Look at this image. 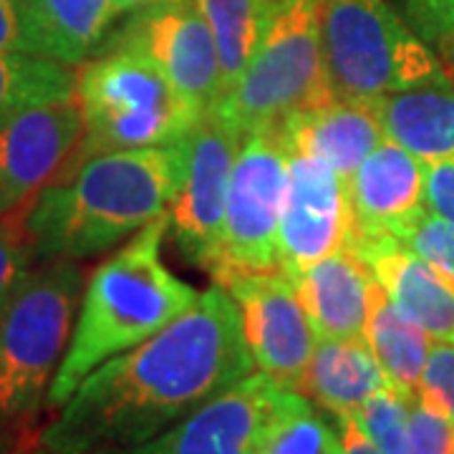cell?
<instances>
[{
	"mask_svg": "<svg viewBox=\"0 0 454 454\" xmlns=\"http://www.w3.org/2000/svg\"><path fill=\"white\" fill-rule=\"evenodd\" d=\"M255 372L240 313L212 286L177 321L109 358L41 434L51 454H114L145 444Z\"/></svg>",
	"mask_w": 454,
	"mask_h": 454,
	"instance_id": "6da1fadb",
	"label": "cell"
},
{
	"mask_svg": "<svg viewBox=\"0 0 454 454\" xmlns=\"http://www.w3.org/2000/svg\"><path fill=\"white\" fill-rule=\"evenodd\" d=\"M187 137L162 146L104 152L64 169L23 217L31 258H91L167 215L187 169Z\"/></svg>",
	"mask_w": 454,
	"mask_h": 454,
	"instance_id": "7a4b0ae2",
	"label": "cell"
},
{
	"mask_svg": "<svg viewBox=\"0 0 454 454\" xmlns=\"http://www.w3.org/2000/svg\"><path fill=\"white\" fill-rule=\"evenodd\" d=\"M169 220L162 215L91 273L46 406L61 409L101 364L145 343L195 306L200 293L162 262Z\"/></svg>",
	"mask_w": 454,
	"mask_h": 454,
	"instance_id": "3957f363",
	"label": "cell"
},
{
	"mask_svg": "<svg viewBox=\"0 0 454 454\" xmlns=\"http://www.w3.org/2000/svg\"><path fill=\"white\" fill-rule=\"evenodd\" d=\"M76 101L83 134L64 169L104 152L172 145L202 119L146 56L121 46L98 49L83 61Z\"/></svg>",
	"mask_w": 454,
	"mask_h": 454,
	"instance_id": "277c9868",
	"label": "cell"
},
{
	"mask_svg": "<svg viewBox=\"0 0 454 454\" xmlns=\"http://www.w3.org/2000/svg\"><path fill=\"white\" fill-rule=\"evenodd\" d=\"M83 273L76 260L28 270L0 310V422L31 419L46 404L79 316Z\"/></svg>",
	"mask_w": 454,
	"mask_h": 454,
	"instance_id": "5b68a950",
	"label": "cell"
},
{
	"mask_svg": "<svg viewBox=\"0 0 454 454\" xmlns=\"http://www.w3.org/2000/svg\"><path fill=\"white\" fill-rule=\"evenodd\" d=\"M325 76L336 98H379L450 82L432 46L387 0H321Z\"/></svg>",
	"mask_w": 454,
	"mask_h": 454,
	"instance_id": "8992f818",
	"label": "cell"
},
{
	"mask_svg": "<svg viewBox=\"0 0 454 454\" xmlns=\"http://www.w3.org/2000/svg\"><path fill=\"white\" fill-rule=\"evenodd\" d=\"M331 98L321 46V0H283L262 49L212 112L250 137Z\"/></svg>",
	"mask_w": 454,
	"mask_h": 454,
	"instance_id": "52a82bcc",
	"label": "cell"
},
{
	"mask_svg": "<svg viewBox=\"0 0 454 454\" xmlns=\"http://www.w3.org/2000/svg\"><path fill=\"white\" fill-rule=\"evenodd\" d=\"M291 154L280 124L245 137L227 190L223 260L215 283L235 273L280 270L278 238Z\"/></svg>",
	"mask_w": 454,
	"mask_h": 454,
	"instance_id": "ba28073f",
	"label": "cell"
},
{
	"mask_svg": "<svg viewBox=\"0 0 454 454\" xmlns=\"http://www.w3.org/2000/svg\"><path fill=\"white\" fill-rule=\"evenodd\" d=\"M309 404L303 394L253 372L162 434L114 454H260L278 424Z\"/></svg>",
	"mask_w": 454,
	"mask_h": 454,
	"instance_id": "9c48e42d",
	"label": "cell"
},
{
	"mask_svg": "<svg viewBox=\"0 0 454 454\" xmlns=\"http://www.w3.org/2000/svg\"><path fill=\"white\" fill-rule=\"evenodd\" d=\"M106 46L139 51L202 116L223 97L217 49L195 0H157L134 11L109 28L98 49Z\"/></svg>",
	"mask_w": 454,
	"mask_h": 454,
	"instance_id": "30bf717a",
	"label": "cell"
},
{
	"mask_svg": "<svg viewBox=\"0 0 454 454\" xmlns=\"http://www.w3.org/2000/svg\"><path fill=\"white\" fill-rule=\"evenodd\" d=\"M245 134L220 114H205L187 137V169L167 210L179 253L212 278L223 260L225 202Z\"/></svg>",
	"mask_w": 454,
	"mask_h": 454,
	"instance_id": "8fae6325",
	"label": "cell"
},
{
	"mask_svg": "<svg viewBox=\"0 0 454 454\" xmlns=\"http://www.w3.org/2000/svg\"><path fill=\"white\" fill-rule=\"evenodd\" d=\"M240 313L243 339L255 369L295 389L316 351V328L293 280L283 270L235 273L223 283Z\"/></svg>",
	"mask_w": 454,
	"mask_h": 454,
	"instance_id": "7c38bea8",
	"label": "cell"
},
{
	"mask_svg": "<svg viewBox=\"0 0 454 454\" xmlns=\"http://www.w3.org/2000/svg\"><path fill=\"white\" fill-rule=\"evenodd\" d=\"M354 212L348 182L310 154L293 152L280 212L278 260L288 278L301 276L348 245Z\"/></svg>",
	"mask_w": 454,
	"mask_h": 454,
	"instance_id": "4fadbf2b",
	"label": "cell"
},
{
	"mask_svg": "<svg viewBox=\"0 0 454 454\" xmlns=\"http://www.w3.org/2000/svg\"><path fill=\"white\" fill-rule=\"evenodd\" d=\"M79 101L31 106L0 124V217L28 210L82 142Z\"/></svg>",
	"mask_w": 454,
	"mask_h": 454,
	"instance_id": "5bb4252c",
	"label": "cell"
},
{
	"mask_svg": "<svg viewBox=\"0 0 454 454\" xmlns=\"http://www.w3.org/2000/svg\"><path fill=\"white\" fill-rule=\"evenodd\" d=\"M399 310L434 340L454 343V283L406 243L384 235L351 232L348 245Z\"/></svg>",
	"mask_w": 454,
	"mask_h": 454,
	"instance_id": "9a60e30c",
	"label": "cell"
},
{
	"mask_svg": "<svg viewBox=\"0 0 454 454\" xmlns=\"http://www.w3.org/2000/svg\"><path fill=\"white\" fill-rule=\"evenodd\" d=\"M427 169L404 146L384 139L348 177V200L354 212V232H394L411 215L427 207Z\"/></svg>",
	"mask_w": 454,
	"mask_h": 454,
	"instance_id": "2e32d148",
	"label": "cell"
},
{
	"mask_svg": "<svg viewBox=\"0 0 454 454\" xmlns=\"http://www.w3.org/2000/svg\"><path fill=\"white\" fill-rule=\"evenodd\" d=\"M293 152L325 162L348 182L361 162L387 139L373 101L331 98L280 121Z\"/></svg>",
	"mask_w": 454,
	"mask_h": 454,
	"instance_id": "e0dca14e",
	"label": "cell"
},
{
	"mask_svg": "<svg viewBox=\"0 0 454 454\" xmlns=\"http://www.w3.org/2000/svg\"><path fill=\"white\" fill-rule=\"evenodd\" d=\"M318 339H364L373 276L351 247L291 278Z\"/></svg>",
	"mask_w": 454,
	"mask_h": 454,
	"instance_id": "ac0fdd59",
	"label": "cell"
},
{
	"mask_svg": "<svg viewBox=\"0 0 454 454\" xmlns=\"http://www.w3.org/2000/svg\"><path fill=\"white\" fill-rule=\"evenodd\" d=\"M389 384L364 339H318L295 391L336 419L358 409Z\"/></svg>",
	"mask_w": 454,
	"mask_h": 454,
	"instance_id": "d6986e66",
	"label": "cell"
},
{
	"mask_svg": "<svg viewBox=\"0 0 454 454\" xmlns=\"http://www.w3.org/2000/svg\"><path fill=\"white\" fill-rule=\"evenodd\" d=\"M28 53L82 66L114 26L112 0H18Z\"/></svg>",
	"mask_w": 454,
	"mask_h": 454,
	"instance_id": "ffe728a7",
	"label": "cell"
},
{
	"mask_svg": "<svg viewBox=\"0 0 454 454\" xmlns=\"http://www.w3.org/2000/svg\"><path fill=\"white\" fill-rule=\"evenodd\" d=\"M387 137L424 164H454V83H429L373 101Z\"/></svg>",
	"mask_w": 454,
	"mask_h": 454,
	"instance_id": "44dd1931",
	"label": "cell"
},
{
	"mask_svg": "<svg viewBox=\"0 0 454 454\" xmlns=\"http://www.w3.org/2000/svg\"><path fill=\"white\" fill-rule=\"evenodd\" d=\"M364 340L369 343L391 387L404 391L406 396H417V387L434 339L399 310L389 293L376 283V278L372 286Z\"/></svg>",
	"mask_w": 454,
	"mask_h": 454,
	"instance_id": "7402d4cb",
	"label": "cell"
},
{
	"mask_svg": "<svg viewBox=\"0 0 454 454\" xmlns=\"http://www.w3.org/2000/svg\"><path fill=\"white\" fill-rule=\"evenodd\" d=\"M217 49L223 94L262 49L283 0H195Z\"/></svg>",
	"mask_w": 454,
	"mask_h": 454,
	"instance_id": "603a6c76",
	"label": "cell"
},
{
	"mask_svg": "<svg viewBox=\"0 0 454 454\" xmlns=\"http://www.w3.org/2000/svg\"><path fill=\"white\" fill-rule=\"evenodd\" d=\"M79 71L74 66L20 51H0V124L31 106L74 101Z\"/></svg>",
	"mask_w": 454,
	"mask_h": 454,
	"instance_id": "cb8c5ba5",
	"label": "cell"
},
{
	"mask_svg": "<svg viewBox=\"0 0 454 454\" xmlns=\"http://www.w3.org/2000/svg\"><path fill=\"white\" fill-rule=\"evenodd\" d=\"M414 396L387 384L358 409L356 419L379 454H409V411Z\"/></svg>",
	"mask_w": 454,
	"mask_h": 454,
	"instance_id": "d4e9b609",
	"label": "cell"
},
{
	"mask_svg": "<svg viewBox=\"0 0 454 454\" xmlns=\"http://www.w3.org/2000/svg\"><path fill=\"white\" fill-rule=\"evenodd\" d=\"M429 265L454 283V223L429 207H422L391 232Z\"/></svg>",
	"mask_w": 454,
	"mask_h": 454,
	"instance_id": "484cf974",
	"label": "cell"
},
{
	"mask_svg": "<svg viewBox=\"0 0 454 454\" xmlns=\"http://www.w3.org/2000/svg\"><path fill=\"white\" fill-rule=\"evenodd\" d=\"M260 454H343V444L339 432L309 404L278 424Z\"/></svg>",
	"mask_w": 454,
	"mask_h": 454,
	"instance_id": "4316f807",
	"label": "cell"
},
{
	"mask_svg": "<svg viewBox=\"0 0 454 454\" xmlns=\"http://www.w3.org/2000/svg\"><path fill=\"white\" fill-rule=\"evenodd\" d=\"M417 399L454 419V343L432 340Z\"/></svg>",
	"mask_w": 454,
	"mask_h": 454,
	"instance_id": "83f0119b",
	"label": "cell"
},
{
	"mask_svg": "<svg viewBox=\"0 0 454 454\" xmlns=\"http://www.w3.org/2000/svg\"><path fill=\"white\" fill-rule=\"evenodd\" d=\"M23 217L26 210L0 217V310L13 295L18 283L26 278L28 265L33 262L23 235Z\"/></svg>",
	"mask_w": 454,
	"mask_h": 454,
	"instance_id": "f1b7e54d",
	"label": "cell"
},
{
	"mask_svg": "<svg viewBox=\"0 0 454 454\" xmlns=\"http://www.w3.org/2000/svg\"><path fill=\"white\" fill-rule=\"evenodd\" d=\"M409 454H454V419L417 396L409 411Z\"/></svg>",
	"mask_w": 454,
	"mask_h": 454,
	"instance_id": "f546056e",
	"label": "cell"
},
{
	"mask_svg": "<svg viewBox=\"0 0 454 454\" xmlns=\"http://www.w3.org/2000/svg\"><path fill=\"white\" fill-rule=\"evenodd\" d=\"M406 23L429 46L454 49V0H402Z\"/></svg>",
	"mask_w": 454,
	"mask_h": 454,
	"instance_id": "4dcf8cb0",
	"label": "cell"
},
{
	"mask_svg": "<svg viewBox=\"0 0 454 454\" xmlns=\"http://www.w3.org/2000/svg\"><path fill=\"white\" fill-rule=\"evenodd\" d=\"M424 169H427V187H424L427 207L454 223V164H424Z\"/></svg>",
	"mask_w": 454,
	"mask_h": 454,
	"instance_id": "1f68e13d",
	"label": "cell"
},
{
	"mask_svg": "<svg viewBox=\"0 0 454 454\" xmlns=\"http://www.w3.org/2000/svg\"><path fill=\"white\" fill-rule=\"evenodd\" d=\"M0 51H20L28 53L23 18L18 0H0Z\"/></svg>",
	"mask_w": 454,
	"mask_h": 454,
	"instance_id": "d6a6232c",
	"label": "cell"
},
{
	"mask_svg": "<svg viewBox=\"0 0 454 454\" xmlns=\"http://www.w3.org/2000/svg\"><path fill=\"white\" fill-rule=\"evenodd\" d=\"M339 434L343 444V454H379L373 450L372 439L366 437V432L361 429L356 414L339 417Z\"/></svg>",
	"mask_w": 454,
	"mask_h": 454,
	"instance_id": "836d02e7",
	"label": "cell"
},
{
	"mask_svg": "<svg viewBox=\"0 0 454 454\" xmlns=\"http://www.w3.org/2000/svg\"><path fill=\"white\" fill-rule=\"evenodd\" d=\"M152 3H157V0H112L114 23H116L119 18L129 16V13H134V11L145 8V5H152Z\"/></svg>",
	"mask_w": 454,
	"mask_h": 454,
	"instance_id": "e575fe53",
	"label": "cell"
},
{
	"mask_svg": "<svg viewBox=\"0 0 454 454\" xmlns=\"http://www.w3.org/2000/svg\"><path fill=\"white\" fill-rule=\"evenodd\" d=\"M38 454H51V452H46V450H41V452H38Z\"/></svg>",
	"mask_w": 454,
	"mask_h": 454,
	"instance_id": "d590c367",
	"label": "cell"
}]
</instances>
